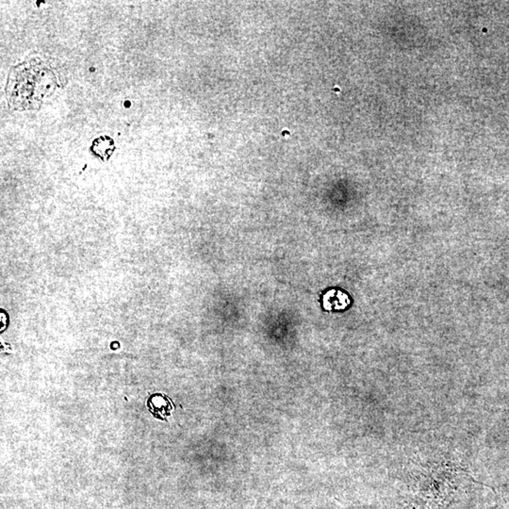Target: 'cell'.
Here are the masks:
<instances>
[{"label": "cell", "mask_w": 509, "mask_h": 509, "mask_svg": "<svg viewBox=\"0 0 509 509\" xmlns=\"http://www.w3.org/2000/svg\"><path fill=\"white\" fill-rule=\"evenodd\" d=\"M60 86L57 74L39 59L13 67L6 87L10 107L16 110L39 109Z\"/></svg>", "instance_id": "1"}, {"label": "cell", "mask_w": 509, "mask_h": 509, "mask_svg": "<svg viewBox=\"0 0 509 509\" xmlns=\"http://www.w3.org/2000/svg\"><path fill=\"white\" fill-rule=\"evenodd\" d=\"M114 148L115 146L113 140L106 136L96 139L92 146L93 152L104 160H107L110 157Z\"/></svg>", "instance_id": "2"}]
</instances>
